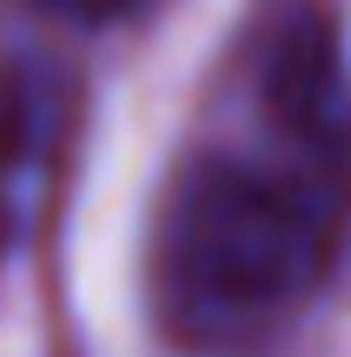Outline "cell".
Wrapping results in <instances>:
<instances>
[{
  "label": "cell",
  "instance_id": "cell-2",
  "mask_svg": "<svg viewBox=\"0 0 351 357\" xmlns=\"http://www.w3.org/2000/svg\"><path fill=\"white\" fill-rule=\"evenodd\" d=\"M73 86L33 47L0 40V252L33 231L66 159Z\"/></svg>",
  "mask_w": 351,
  "mask_h": 357
},
{
  "label": "cell",
  "instance_id": "cell-1",
  "mask_svg": "<svg viewBox=\"0 0 351 357\" xmlns=\"http://www.w3.org/2000/svg\"><path fill=\"white\" fill-rule=\"evenodd\" d=\"M351 231V73L325 7L239 40L146 231V305L179 351H259L318 298Z\"/></svg>",
  "mask_w": 351,
  "mask_h": 357
},
{
  "label": "cell",
  "instance_id": "cell-3",
  "mask_svg": "<svg viewBox=\"0 0 351 357\" xmlns=\"http://www.w3.org/2000/svg\"><path fill=\"white\" fill-rule=\"evenodd\" d=\"M40 7L66 13V20H119V13L146 7V0H40Z\"/></svg>",
  "mask_w": 351,
  "mask_h": 357
}]
</instances>
